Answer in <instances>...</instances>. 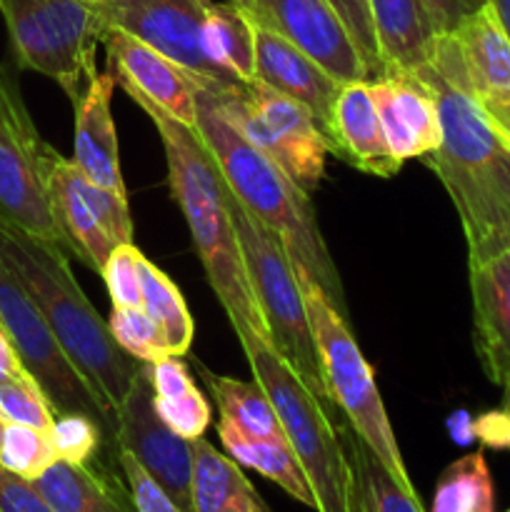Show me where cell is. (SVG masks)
Instances as JSON below:
<instances>
[{
	"mask_svg": "<svg viewBox=\"0 0 510 512\" xmlns=\"http://www.w3.org/2000/svg\"><path fill=\"white\" fill-rule=\"evenodd\" d=\"M410 75L430 90L440 115V145L423 163L448 190L468 263H478L510 248V145L475 103L453 35H438L430 63Z\"/></svg>",
	"mask_w": 510,
	"mask_h": 512,
	"instance_id": "6da1fadb",
	"label": "cell"
},
{
	"mask_svg": "<svg viewBox=\"0 0 510 512\" xmlns=\"http://www.w3.org/2000/svg\"><path fill=\"white\" fill-rule=\"evenodd\" d=\"M190 80H193L195 108H198L195 130L213 153L230 193L258 223L278 235L298 270V278L318 283L338 313L348 320L338 265L330 258L308 193L300 190L270 155H265L258 145L240 133L238 125L220 110L208 80L193 73Z\"/></svg>",
	"mask_w": 510,
	"mask_h": 512,
	"instance_id": "7a4b0ae2",
	"label": "cell"
},
{
	"mask_svg": "<svg viewBox=\"0 0 510 512\" xmlns=\"http://www.w3.org/2000/svg\"><path fill=\"white\" fill-rule=\"evenodd\" d=\"M125 95H130V100L143 108V113L153 120L155 130L160 133L170 190H173L175 203L183 210L210 288L218 295L230 325L233 330L250 328L268 338V325L250 288L248 270H245L243 253H240V243L235 238L233 220H230L225 180L213 153L195 128L178 123L140 95Z\"/></svg>",
	"mask_w": 510,
	"mask_h": 512,
	"instance_id": "3957f363",
	"label": "cell"
},
{
	"mask_svg": "<svg viewBox=\"0 0 510 512\" xmlns=\"http://www.w3.org/2000/svg\"><path fill=\"white\" fill-rule=\"evenodd\" d=\"M0 258L45 315L65 355L113 413L133 388L140 363L120 350L108 323L95 313L55 243L0 223Z\"/></svg>",
	"mask_w": 510,
	"mask_h": 512,
	"instance_id": "277c9868",
	"label": "cell"
},
{
	"mask_svg": "<svg viewBox=\"0 0 510 512\" xmlns=\"http://www.w3.org/2000/svg\"><path fill=\"white\" fill-rule=\"evenodd\" d=\"M248 358L253 380L268 393L290 450L298 458L318 512H358L355 475L333 410L305 385L298 370L273 348L268 338L250 328L235 330Z\"/></svg>",
	"mask_w": 510,
	"mask_h": 512,
	"instance_id": "5b68a950",
	"label": "cell"
},
{
	"mask_svg": "<svg viewBox=\"0 0 510 512\" xmlns=\"http://www.w3.org/2000/svg\"><path fill=\"white\" fill-rule=\"evenodd\" d=\"M225 198H228L230 220H233L235 238H238L240 253H243L250 288H253L260 313L268 325V340L298 370L305 385L330 410H338L330 398L328 385H325L303 285H300L298 270H295L288 250L280 243L278 235L270 233L263 223H258L240 205V200L230 193L228 185H225Z\"/></svg>",
	"mask_w": 510,
	"mask_h": 512,
	"instance_id": "8992f818",
	"label": "cell"
},
{
	"mask_svg": "<svg viewBox=\"0 0 510 512\" xmlns=\"http://www.w3.org/2000/svg\"><path fill=\"white\" fill-rule=\"evenodd\" d=\"M18 68L55 80L78 103L95 73V50L108 23L90 0H0Z\"/></svg>",
	"mask_w": 510,
	"mask_h": 512,
	"instance_id": "52a82bcc",
	"label": "cell"
},
{
	"mask_svg": "<svg viewBox=\"0 0 510 512\" xmlns=\"http://www.w3.org/2000/svg\"><path fill=\"white\" fill-rule=\"evenodd\" d=\"M303 285L305 305H308L310 328H313L315 348H318L320 365H323L325 385L333 398L335 408L343 413L345 423L365 440L375 458L405 485L415 488L410 480L405 460L400 455L398 440L390 428L388 413H385L383 398L375 385V375L370 370L368 360L360 353L355 343L350 325L338 313L328 295L323 293L318 283L308 278H300Z\"/></svg>",
	"mask_w": 510,
	"mask_h": 512,
	"instance_id": "ba28073f",
	"label": "cell"
},
{
	"mask_svg": "<svg viewBox=\"0 0 510 512\" xmlns=\"http://www.w3.org/2000/svg\"><path fill=\"white\" fill-rule=\"evenodd\" d=\"M55 153L30 118L15 68L0 63V223L68 253L50 203L48 175Z\"/></svg>",
	"mask_w": 510,
	"mask_h": 512,
	"instance_id": "9c48e42d",
	"label": "cell"
},
{
	"mask_svg": "<svg viewBox=\"0 0 510 512\" xmlns=\"http://www.w3.org/2000/svg\"><path fill=\"white\" fill-rule=\"evenodd\" d=\"M208 85L220 110L250 143L270 155L300 190L308 195L318 190L330 148L305 105L260 80L238 83L228 90Z\"/></svg>",
	"mask_w": 510,
	"mask_h": 512,
	"instance_id": "30bf717a",
	"label": "cell"
},
{
	"mask_svg": "<svg viewBox=\"0 0 510 512\" xmlns=\"http://www.w3.org/2000/svg\"><path fill=\"white\" fill-rule=\"evenodd\" d=\"M0 323L15 345L20 363L30 378L40 385L55 415L83 413L103 428L105 438L113 440L115 418L100 395L90 388L73 360L65 355L45 315L30 298L13 270L0 258Z\"/></svg>",
	"mask_w": 510,
	"mask_h": 512,
	"instance_id": "8fae6325",
	"label": "cell"
},
{
	"mask_svg": "<svg viewBox=\"0 0 510 512\" xmlns=\"http://www.w3.org/2000/svg\"><path fill=\"white\" fill-rule=\"evenodd\" d=\"M100 15L108 28L123 30L143 40L178 63L188 73L200 75L215 88L228 90L243 83L220 68L205 45V20L210 0H100Z\"/></svg>",
	"mask_w": 510,
	"mask_h": 512,
	"instance_id": "7c38bea8",
	"label": "cell"
},
{
	"mask_svg": "<svg viewBox=\"0 0 510 512\" xmlns=\"http://www.w3.org/2000/svg\"><path fill=\"white\" fill-rule=\"evenodd\" d=\"M113 443L128 450L173 498L183 512H195L193 505V448L190 440L163 423L153 403V388L143 373L135 375L133 388L123 405L115 410Z\"/></svg>",
	"mask_w": 510,
	"mask_h": 512,
	"instance_id": "4fadbf2b",
	"label": "cell"
},
{
	"mask_svg": "<svg viewBox=\"0 0 510 512\" xmlns=\"http://www.w3.org/2000/svg\"><path fill=\"white\" fill-rule=\"evenodd\" d=\"M250 18L303 50L340 85L370 80L348 28L328 0H255Z\"/></svg>",
	"mask_w": 510,
	"mask_h": 512,
	"instance_id": "5bb4252c",
	"label": "cell"
},
{
	"mask_svg": "<svg viewBox=\"0 0 510 512\" xmlns=\"http://www.w3.org/2000/svg\"><path fill=\"white\" fill-rule=\"evenodd\" d=\"M103 45L115 85H120L125 93L140 95L178 123L195 128L198 108L188 70L123 30L110 28Z\"/></svg>",
	"mask_w": 510,
	"mask_h": 512,
	"instance_id": "9a60e30c",
	"label": "cell"
},
{
	"mask_svg": "<svg viewBox=\"0 0 510 512\" xmlns=\"http://www.w3.org/2000/svg\"><path fill=\"white\" fill-rule=\"evenodd\" d=\"M475 103L510 145V38L490 3L450 33Z\"/></svg>",
	"mask_w": 510,
	"mask_h": 512,
	"instance_id": "2e32d148",
	"label": "cell"
},
{
	"mask_svg": "<svg viewBox=\"0 0 510 512\" xmlns=\"http://www.w3.org/2000/svg\"><path fill=\"white\" fill-rule=\"evenodd\" d=\"M255 80L305 105L325 140L330 138L335 100L343 85L303 50L260 25H255Z\"/></svg>",
	"mask_w": 510,
	"mask_h": 512,
	"instance_id": "e0dca14e",
	"label": "cell"
},
{
	"mask_svg": "<svg viewBox=\"0 0 510 512\" xmlns=\"http://www.w3.org/2000/svg\"><path fill=\"white\" fill-rule=\"evenodd\" d=\"M380 125L395 160L420 158L440 145V115L433 95L410 73L370 80Z\"/></svg>",
	"mask_w": 510,
	"mask_h": 512,
	"instance_id": "ac0fdd59",
	"label": "cell"
},
{
	"mask_svg": "<svg viewBox=\"0 0 510 512\" xmlns=\"http://www.w3.org/2000/svg\"><path fill=\"white\" fill-rule=\"evenodd\" d=\"M475 350L490 383L510 380V248L470 263Z\"/></svg>",
	"mask_w": 510,
	"mask_h": 512,
	"instance_id": "d6986e66",
	"label": "cell"
},
{
	"mask_svg": "<svg viewBox=\"0 0 510 512\" xmlns=\"http://www.w3.org/2000/svg\"><path fill=\"white\" fill-rule=\"evenodd\" d=\"M330 153L378 178H393L400 170V160L390 153L375 108L370 80H355L340 88L333 110V128L328 138Z\"/></svg>",
	"mask_w": 510,
	"mask_h": 512,
	"instance_id": "ffe728a7",
	"label": "cell"
},
{
	"mask_svg": "<svg viewBox=\"0 0 510 512\" xmlns=\"http://www.w3.org/2000/svg\"><path fill=\"white\" fill-rule=\"evenodd\" d=\"M113 73L95 75L93 83L83 93L75 108L73 163L80 173L95 185L125 193L123 173H120L118 133L113 123Z\"/></svg>",
	"mask_w": 510,
	"mask_h": 512,
	"instance_id": "44dd1931",
	"label": "cell"
},
{
	"mask_svg": "<svg viewBox=\"0 0 510 512\" xmlns=\"http://www.w3.org/2000/svg\"><path fill=\"white\" fill-rule=\"evenodd\" d=\"M385 75L415 73L430 63L438 40L425 0H368Z\"/></svg>",
	"mask_w": 510,
	"mask_h": 512,
	"instance_id": "7402d4cb",
	"label": "cell"
},
{
	"mask_svg": "<svg viewBox=\"0 0 510 512\" xmlns=\"http://www.w3.org/2000/svg\"><path fill=\"white\" fill-rule=\"evenodd\" d=\"M80 170L73 160L63 158L60 153L53 155L50 163V203H53L55 220L60 225L68 253H73L80 263L103 273L115 243L108 238L100 223L95 220L93 210L85 203L78 183Z\"/></svg>",
	"mask_w": 510,
	"mask_h": 512,
	"instance_id": "603a6c76",
	"label": "cell"
},
{
	"mask_svg": "<svg viewBox=\"0 0 510 512\" xmlns=\"http://www.w3.org/2000/svg\"><path fill=\"white\" fill-rule=\"evenodd\" d=\"M30 483L38 488L55 512H138L130 490L90 463L55 460L43 475Z\"/></svg>",
	"mask_w": 510,
	"mask_h": 512,
	"instance_id": "cb8c5ba5",
	"label": "cell"
},
{
	"mask_svg": "<svg viewBox=\"0 0 510 512\" xmlns=\"http://www.w3.org/2000/svg\"><path fill=\"white\" fill-rule=\"evenodd\" d=\"M193 448V505L195 512H268L240 465L218 453L205 438L190 440Z\"/></svg>",
	"mask_w": 510,
	"mask_h": 512,
	"instance_id": "d4e9b609",
	"label": "cell"
},
{
	"mask_svg": "<svg viewBox=\"0 0 510 512\" xmlns=\"http://www.w3.org/2000/svg\"><path fill=\"white\" fill-rule=\"evenodd\" d=\"M218 435L223 448L228 450V455L235 463L258 470L263 478L280 485L290 498L315 510L313 490H310L308 478H305L303 468H300L298 458H295L288 443H270V440L250 438V435H245L243 430H238L233 423L223 418L218 423Z\"/></svg>",
	"mask_w": 510,
	"mask_h": 512,
	"instance_id": "484cf974",
	"label": "cell"
},
{
	"mask_svg": "<svg viewBox=\"0 0 510 512\" xmlns=\"http://www.w3.org/2000/svg\"><path fill=\"white\" fill-rule=\"evenodd\" d=\"M345 448H348L350 465L355 475V498H358V512H425L420 505L415 488H405L365 445V440L350 428L340 423Z\"/></svg>",
	"mask_w": 510,
	"mask_h": 512,
	"instance_id": "4316f807",
	"label": "cell"
},
{
	"mask_svg": "<svg viewBox=\"0 0 510 512\" xmlns=\"http://www.w3.org/2000/svg\"><path fill=\"white\" fill-rule=\"evenodd\" d=\"M210 395L215 398L220 410V418L233 423L235 428L243 430L250 438L270 440V443H288L283 423L270 403L268 393L260 388L258 380L243 383V380L225 378V375L210 373L208 368L198 365Z\"/></svg>",
	"mask_w": 510,
	"mask_h": 512,
	"instance_id": "83f0119b",
	"label": "cell"
},
{
	"mask_svg": "<svg viewBox=\"0 0 510 512\" xmlns=\"http://www.w3.org/2000/svg\"><path fill=\"white\" fill-rule=\"evenodd\" d=\"M205 45L220 68L243 83L255 80V20L238 5L230 0L208 5Z\"/></svg>",
	"mask_w": 510,
	"mask_h": 512,
	"instance_id": "f1b7e54d",
	"label": "cell"
},
{
	"mask_svg": "<svg viewBox=\"0 0 510 512\" xmlns=\"http://www.w3.org/2000/svg\"><path fill=\"white\" fill-rule=\"evenodd\" d=\"M140 280H143V310L160 325L170 355L173 358L188 355L195 325L178 285L145 255H140Z\"/></svg>",
	"mask_w": 510,
	"mask_h": 512,
	"instance_id": "f546056e",
	"label": "cell"
},
{
	"mask_svg": "<svg viewBox=\"0 0 510 512\" xmlns=\"http://www.w3.org/2000/svg\"><path fill=\"white\" fill-rule=\"evenodd\" d=\"M495 490L483 450L463 455L440 475L430 512H493Z\"/></svg>",
	"mask_w": 510,
	"mask_h": 512,
	"instance_id": "4dcf8cb0",
	"label": "cell"
},
{
	"mask_svg": "<svg viewBox=\"0 0 510 512\" xmlns=\"http://www.w3.org/2000/svg\"><path fill=\"white\" fill-rule=\"evenodd\" d=\"M58 460L48 430L30 428V425L5 423L0 440V465L25 480H35Z\"/></svg>",
	"mask_w": 510,
	"mask_h": 512,
	"instance_id": "1f68e13d",
	"label": "cell"
},
{
	"mask_svg": "<svg viewBox=\"0 0 510 512\" xmlns=\"http://www.w3.org/2000/svg\"><path fill=\"white\" fill-rule=\"evenodd\" d=\"M108 328L120 350L138 363H158L170 358L163 330L143 308H113Z\"/></svg>",
	"mask_w": 510,
	"mask_h": 512,
	"instance_id": "d6a6232c",
	"label": "cell"
},
{
	"mask_svg": "<svg viewBox=\"0 0 510 512\" xmlns=\"http://www.w3.org/2000/svg\"><path fill=\"white\" fill-rule=\"evenodd\" d=\"M0 415L5 423L30 425L38 430H50L55 420L53 405L28 373L0 383Z\"/></svg>",
	"mask_w": 510,
	"mask_h": 512,
	"instance_id": "836d02e7",
	"label": "cell"
},
{
	"mask_svg": "<svg viewBox=\"0 0 510 512\" xmlns=\"http://www.w3.org/2000/svg\"><path fill=\"white\" fill-rule=\"evenodd\" d=\"M48 435L58 460H65V463H78V465L90 463L105 440L103 428H100L93 418H88V415L83 413L55 415Z\"/></svg>",
	"mask_w": 510,
	"mask_h": 512,
	"instance_id": "e575fe53",
	"label": "cell"
},
{
	"mask_svg": "<svg viewBox=\"0 0 510 512\" xmlns=\"http://www.w3.org/2000/svg\"><path fill=\"white\" fill-rule=\"evenodd\" d=\"M78 183L85 203L93 210L95 220H98L100 228L108 233V238L113 240L115 245L133 243V218H130L125 193L103 188V185H95L93 180L85 178L83 173L78 175Z\"/></svg>",
	"mask_w": 510,
	"mask_h": 512,
	"instance_id": "d590c367",
	"label": "cell"
},
{
	"mask_svg": "<svg viewBox=\"0 0 510 512\" xmlns=\"http://www.w3.org/2000/svg\"><path fill=\"white\" fill-rule=\"evenodd\" d=\"M140 250L135 243L115 245L103 268L113 308H143V280H140Z\"/></svg>",
	"mask_w": 510,
	"mask_h": 512,
	"instance_id": "8d00e7d4",
	"label": "cell"
},
{
	"mask_svg": "<svg viewBox=\"0 0 510 512\" xmlns=\"http://www.w3.org/2000/svg\"><path fill=\"white\" fill-rule=\"evenodd\" d=\"M340 15V20L348 28L350 38H353L355 48H358L360 58H363L365 68H368L370 80L385 78V63L380 58L378 35H375L373 15H370L368 0H328Z\"/></svg>",
	"mask_w": 510,
	"mask_h": 512,
	"instance_id": "74e56055",
	"label": "cell"
},
{
	"mask_svg": "<svg viewBox=\"0 0 510 512\" xmlns=\"http://www.w3.org/2000/svg\"><path fill=\"white\" fill-rule=\"evenodd\" d=\"M153 403L163 423L183 435L185 440L203 438V433L208 430L210 405L198 388H190L178 398H155L153 395Z\"/></svg>",
	"mask_w": 510,
	"mask_h": 512,
	"instance_id": "f35d334b",
	"label": "cell"
},
{
	"mask_svg": "<svg viewBox=\"0 0 510 512\" xmlns=\"http://www.w3.org/2000/svg\"><path fill=\"white\" fill-rule=\"evenodd\" d=\"M115 458H118L120 470L125 475V483H128L130 498H133L135 510L138 512H183L178 505L173 503L168 493L163 490V485L128 453V450L118 448L115 445Z\"/></svg>",
	"mask_w": 510,
	"mask_h": 512,
	"instance_id": "ab89813d",
	"label": "cell"
},
{
	"mask_svg": "<svg viewBox=\"0 0 510 512\" xmlns=\"http://www.w3.org/2000/svg\"><path fill=\"white\" fill-rule=\"evenodd\" d=\"M0 512H55L30 480L0 465Z\"/></svg>",
	"mask_w": 510,
	"mask_h": 512,
	"instance_id": "60d3db41",
	"label": "cell"
},
{
	"mask_svg": "<svg viewBox=\"0 0 510 512\" xmlns=\"http://www.w3.org/2000/svg\"><path fill=\"white\" fill-rule=\"evenodd\" d=\"M143 373L148 378L150 388H153L155 398H178V395L195 388L188 368L173 355L158 360V363H143Z\"/></svg>",
	"mask_w": 510,
	"mask_h": 512,
	"instance_id": "b9f144b4",
	"label": "cell"
},
{
	"mask_svg": "<svg viewBox=\"0 0 510 512\" xmlns=\"http://www.w3.org/2000/svg\"><path fill=\"white\" fill-rule=\"evenodd\" d=\"M425 3H428L430 15H433L435 30H438V35H443L453 33L463 20H468L470 15L485 8L488 0H425Z\"/></svg>",
	"mask_w": 510,
	"mask_h": 512,
	"instance_id": "7bdbcfd3",
	"label": "cell"
},
{
	"mask_svg": "<svg viewBox=\"0 0 510 512\" xmlns=\"http://www.w3.org/2000/svg\"><path fill=\"white\" fill-rule=\"evenodd\" d=\"M475 438L490 448H510V423L503 410L485 413L483 418L475 420Z\"/></svg>",
	"mask_w": 510,
	"mask_h": 512,
	"instance_id": "ee69618b",
	"label": "cell"
},
{
	"mask_svg": "<svg viewBox=\"0 0 510 512\" xmlns=\"http://www.w3.org/2000/svg\"><path fill=\"white\" fill-rule=\"evenodd\" d=\"M25 373H28V370L20 363L18 353H15V345L10 343L8 333H5L3 323H0V383L10 378H20V375Z\"/></svg>",
	"mask_w": 510,
	"mask_h": 512,
	"instance_id": "f6af8a7d",
	"label": "cell"
},
{
	"mask_svg": "<svg viewBox=\"0 0 510 512\" xmlns=\"http://www.w3.org/2000/svg\"><path fill=\"white\" fill-rule=\"evenodd\" d=\"M450 433H453V440L465 445L475 438V423L468 418V413H458L450 418Z\"/></svg>",
	"mask_w": 510,
	"mask_h": 512,
	"instance_id": "bcb514c9",
	"label": "cell"
},
{
	"mask_svg": "<svg viewBox=\"0 0 510 512\" xmlns=\"http://www.w3.org/2000/svg\"><path fill=\"white\" fill-rule=\"evenodd\" d=\"M488 3L495 10V15H498V20L503 23L505 33L510 38V0H488Z\"/></svg>",
	"mask_w": 510,
	"mask_h": 512,
	"instance_id": "7dc6e473",
	"label": "cell"
},
{
	"mask_svg": "<svg viewBox=\"0 0 510 512\" xmlns=\"http://www.w3.org/2000/svg\"><path fill=\"white\" fill-rule=\"evenodd\" d=\"M503 390H505V398H503V408L500 410H503L505 418H508V423H510V380L503 385Z\"/></svg>",
	"mask_w": 510,
	"mask_h": 512,
	"instance_id": "c3c4849f",
	"label": "cell"
},
{
	"mask_svg": "<svg viewBox=\"0 0 510 512\" xmlns=\"http://www.w3.org/2000/svg\"><path fill=\"white\" fill-rule=\"evenodd\" d=\"M230 3L238 5V8L245 10V13H248V15H250V10L255 8V0H230Z\"/></svg>",
	"mask_w": 510,
	"mask_h": 512,
	"instance_id": "681fc988",
	"label": "cell"
},
{
	"mask_svg": "<svg viewBox=\"0 0 510 512\" xmlns=\"http://www.w3.org/2000/svg\"><path fill=\"white\" fill-rule=\"evenodd\" d=\"M3 430H5V420L3 415H0V440H3Z\"/></svg>",
	"mask_w": 510,
	"mask_h": 512,
	"instance_id": "f907efd6",
	"label": "cell"
},
{
	"mask_svg": "<svg viewBox=\"0 0 510 512\" xmlns=\"http://www.w3.org/2000/svg\"><path fill=\"white\" fill-rule=\"evenodd\" d=\"M90 3H100V0H90Z\"/></svg>",
	"mask_w": 510,
	"mask_h": 512,
	"instance_id": "816d5d0a",
	"label": "cell"
},
{
	"mask_svg": "<svg viewBox=\"0 0 510 512\" xmlns=\"http://www.w3.org/2000/svg\"><path fill=\"white\" fill-rule=\"evenodd\" d=\"M505 512H510V510H505Z\"/></svg>",
	"mask_w": 510,
	"mask_h": 512,
	"instance_id": "f5cc1de1",
	"label": "cell"
}]
</instances>
